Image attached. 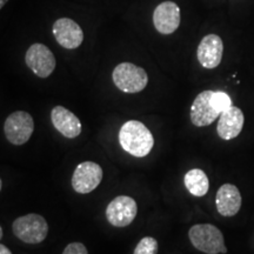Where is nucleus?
<instances>
[{"instance_id": "23", "label": "nucleus", "mask_w": 254, "mask_h": 254, "mask_svg": "<svg viewBox=\"0 0 254 254\" xmlns=\"http://www.w3.org/2000/svg\"><path fill=\"white\" fill-rule=\"evenodd\" d=\"M1 186H2V183H1V179H0V190H1Z\"/></svg>"}, {"instance_id": "18", "label": "nucleus", "mask_w": 254, "mask_h": 254, "mask_svg": "<svg viewBox=\"0 0 254 254\" xmlns=\"http://www.w3.org/2000/svg\"><path fill=\"white\" fill-rule=\"evenodd\" d=\"M211 103L219 113H222L224 111H226L232 106V100L230 95L221 91L213 92V94H212V98H211Z\"/></svg>"}, {"instance_id": "12", "label": "nucleus", "mask_w": 254, "mask_h": 254, "mask_svg": "<svg viewBox=\"0 0 254 254\" xmlns=\"http://www.w3.org/2000/svg\"><path fill=\"white\" fill-rule=\"evenodd\" d=\"M155 30L161 34H172L180 25V8L176 2L164 1L153 12Z\"/></svg>"}, {"instance_id": "3", "label": "nucleus", "mask_w": 254, "mask_h": 254, "mask_svg": "<svg viewBox=\"0 0 254 254\" xmlns=\"http://www.w3.org/2000/svg\"><path fill=\"white\" fill-rule=\"evenodd\" d=\"M12 230L18 239L26 244L36 245L46 239L49 225L44 217L31 213L15 219L12 225Z\"/></svg>"}, {"instance_id": "17", "label": "nucleus", "mask_w": 254, "mask_h": 254, "mask_svg": "<svg viewBox=\"0 0 254 254\" xmlns=\"http://www.w3.org/2000/svg\"><path fill=\"white\" fill-rule=\"evenodd\" d=\"M133 254H158V241L152 237H145L135 246Z\"/></svg>"}, {"instance_id": "19", "label": "nucleus", "mask_w": 254, "mask_h": 254, "mask_svg": "<svg viewBox=\"0 0 254 254\" xmlns=\"http://www.w3.org/2000/svg\"><path fill=\"white\" fill-rule=\"evenodd\" d=\"M63 254H88L87 249L81 243H71L64 250Z\"/></svg>"}, {"instance_id": "9", "label": "nucleus", "mask_w": 254, "mask_h": 254, "mask_svg": "<svg viewBox=\"0 0 254 254\" xmlns=\"http://www.w3.org/2000/svg\"><path fill=\"white\" fill-rule=\"evenodd\" d=\"M53 36L64 49H78L84 41V32L81 27L69 18H60L53 24Z\"/></svg>"}, {"instance_id": "15", "label": "nucleus", "mask_w": 254, "mask_h": 254, "mask_svg": "<svg viewBox=\"0 0 254 254\" xmlns=\"http://www.w3.org/2000/svg\"><path fill=\"white\" fill-rule=\"evenodd\" d=\"M243 199L240 190L233 184H224L218 190L215 196V206L222 217H234L240 211Z\"/></svg>"}, {"instance_id": "11", "label": "nucleus", "mask_w": 254, "mask_h": 254, "mask_svg": "<svg viewBox=\"0 0 254 254\" xmlns=\"http://www.w3.org/2000/svg\"><path fill=\"white\" fill-rule=\"evenodd\" d=\"M224 53V44L217 34H208L200 41L196 57L204 68H215L220 65Z\"/></svg>"}, {"instance_id": "20", "label": "nucleus", "mask_w": 254, "mask_h": 254, "mask_svg": "<svg viewBox=\"0 0 254 254\" xmlns=\"http://www.w3.org/2000/svg\"><path fill=\"white\" fill-rule=\"evenodd\" d=\"M0 254H12V252L5 245L0 244Z\"/></svg>"}, {"instance_id": "6", "label": "nucleus", "mask_w": 254, "mask_h": 254, "mask_svg": "<svg viewBox=\"0 0 254 254\" xmlns=\"http://www.w3.org/2000/svg\"><path fill=\"white\" fill-rule=\"evenodd\" d=\"M103 180V168L93 161L79 164L72 176L73 190L80 194L91 193Z\"/></svg>"}, {"instance_id": "10", "label": "nucleus", "mask_w": 254, "mask_h": 254, "mask_svg": "<svg viewBox=\"0 0 254 254\" xmlns=\"http://www.w3.org/2000/svg\"><path fill=\"white\" fill-rule=\"evenodd\" d=\"M213 91H204L196 95L190 106V122L196 127L211 125L219 118L220 113L214 109L211 103Z\"/></svg>"}, {"instance_id": "1", "label": "nucleus", "mask_w": 254, "mask_h": 254, "mask_svg": "<svg viewBox=\"0 0 254 254\" xmlns=\"http://www.w3.org/2000/svg\"><path fill=\"white\" fill-rule=\"evenodd\" d=\"M119 142L124 151L136 158L146 157L154 146L151 131L138 120L124 124L119 131Z\"/></svg>"}, {"instance_id": "22", "label": "nucleus", "mask_w": 254, "mask_h": 254, "mask_svg": "<svg viewBox=\"0 0 254 254\" xmlns=\"http://www.w3.org/2000/svg\"><path fill=\"white\" fill-rule=\"evenodd\" d=\"M1 238H2V228L0 226V239H1Z\"/></svg>"}, {"instance_id": "2", "label": "nucleus", "mask_w": 254, "mask_h": 254, "mask_svg": "<svg viewBox=\"0 0 254 254\" xmlns=\"http://www.w3.org/2000/svg\"><path fill=\"white\" fill-rule=\"evenodd\" d=\"M189 238L192 245L206 254L226 253L224 236L214 225L198 224L190 228Z\"/></svg>"}, {"instance_id": "4", "label": "nucleus", "mask_w": 254, "mask_h": 254, "mask_svg": "<svg viewBox=\"0 0 254 254\" xmlns=\"http://www.w3.org/2000/svg\"><path fill=\"white\" fill-rule=\"evenodd\" d=\"M113 82L125 93H138L147 86L148 77L144 68L131 63H122L112 73Z\"/></svg>"}, {"instance_id": "13", "label": "nucleus", "mask_w": 254, "mask_h": 254, "mask_svg": "<svg viewBox=\"0 0 254 254\" xmlns=\"http://www.w3.org/2000/svg\"><path fill=\"white\" fill-rule=\"evenodd\" d=\"M244 123H245V117L243 111L232 105L230 109L224 111L219 116L217 126L218 135L224 140H232L243 131Z\"/></svg>"}, {"instance_id": "7", "label": "nucleus", "mask_w": 254, "mask_h": 254, "mask_svg": "<svg viewBox=\"0 0 254 254\" xmlns=\"http://www.w3.org/2000/svg\"><path fill=\"white\" fill-rule=\"evenodd\" d=\"M26 65L39 78H47L56 68V58L52 51L44 44H33L25 56Z\"/></svg>"}, {"instance_id": "8", "label": "nucleus", "mask_w": 254, "mask_h": 254, "mask_svg": "<svg viewBox=\"0 0 254 254\" xmlns=\"http://www.w3.org/2000/svg\"><path fill=\"white\" fill-rule=\"evenodd\" d=\"M138 213L135 200L127 195H119L106 208V218L116 227H126L134 220Z\"/></svg>"}, {"instance_id": "14", "label": "nucleus", "mask_w": 254, "mask_h": 254, "mask_svg": "<svg viewBox=\"0 0 254 254\" xmlns=\"http://www.w3.org/2000/svg\"><path fill=\"white\" fill-rule=\"evenodd\" d=\"M51 122L60 134L74 139L81 134V123L78 117L64 106H56L51 111Z\"/></svg>"}, {"instance_id": "5", "label": "nucleus", "mask_w": 254, "mask_h": 254, "mask_svg": "<svg viewBox=\"0 0 254 254\" xmlns=\"http://www.w3.org/2000/svg\"><path fill=\"white\" fill-rule=\"evenodd\" d=\"M34 131V122L30 113L17 111L9 114L5 120L4 132L6 139L11 144L20 146L30 140Z\"/></svg>"}, {"instance_id": "16", "label": "nucleus", "mask_w": 254, "mask_h": 254, "mask_svg": "<svg viewBox=\"0 0 254 254\" xmlns=\"http://www.w3.org/2000/svg\"><path fill=\"white\" fill-rule=\"evenodd\" d=\"M184 183L189 192L194 196H204L207 194L209 189L208 177L202 170L193 168L185 174Z\"/></svg>"}, {"instance_id": "21", "label": "nucleus", "mask_w": 254, "mask_h": 254, "mask_svg": "<svg viewBox=\"0 0 254 254\" xmlns=\"http://www.w3.org/2000/svg\"><path fill=\"white\" fill-rule=\"evenodd\" d=\"M8 0H0V9H1L4 6L6 5V2H7Z\"/></svg>"}]
</instances>
